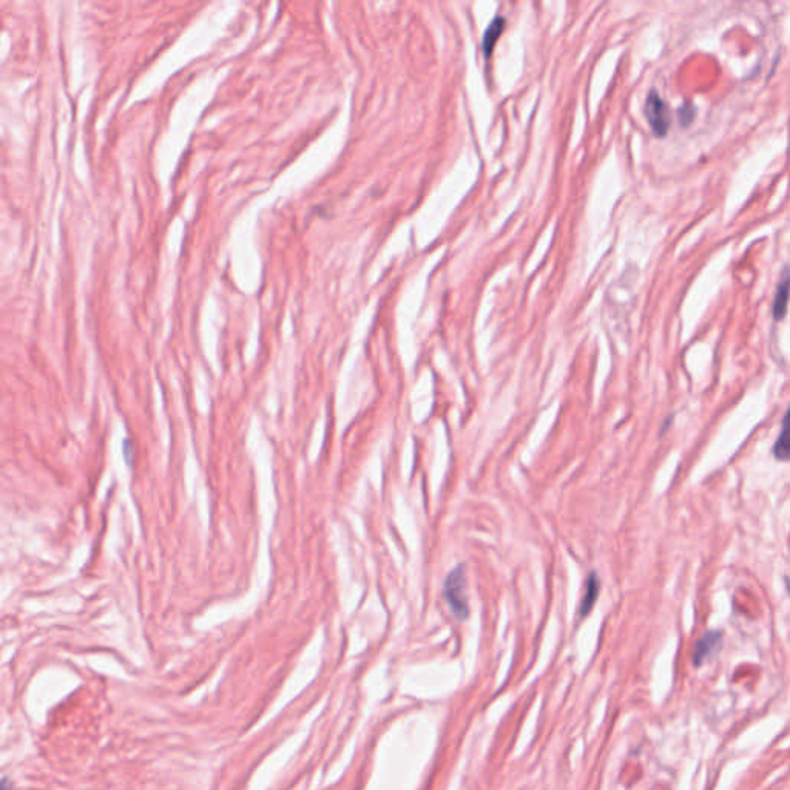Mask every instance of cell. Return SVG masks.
<instances>
[{
    "label": "cell",
    "mask_w": 790,
    "mask_h": 790,
    "mask_svg": "<svg viewBox=\"0 0 790 790\" xmlns=\"http://www.w3.org/2000/svg\"><path fill=\"white\" fill-rule=\"evenodd\" d=\"M503 28H505V17L503 16H496L491 23L488 25V28L485 30L483 33V40H482V45L485 49V54L489 56L493 53V48L496 45L497 39H499V36L502 34Z\"/></svg>",
    "instance_id": "obj_5"
},
{
    "label": "cell",
    "mask_w": 790,
    "mask_h": 790,
    "mask_svg": "<svg viewBox=\"0 0 790 790\" xmlns=\"http://www.w3.org/2000/svg\"><path fill=\"white\" fill-rule=\"evenodd\" d=\"M599 590H601V581L597 574L593 573L588 576L587 579V588H585V594H583V599H582V605H581V614L582 616H587L590 612H592V608L594 605V602L597 599V596H599Z\"/></svg>",
    "instance_id": "obj_6"
},
{
    "label": "cell",
    "mask_w": 790,
    "mask_h": 790,
    "mask_svg": "<svg viewBox=\"0 0 790 790\" xmlns=\"http://www.w3.org/2000/svg\"><path fill=\"white\" fill-rule=\"evenodd\" d=\"M645 116L650 126L658 136H664L670 127V111L669 105L659 96L656 90H651L645 101Z\"/></svg>",
    "instance_id": "obj_2"
},
{
    "label": "cell",
    "mask_w": 790,
    "mask_h": 790,
    "mask_svg": "<svg viewBox=\"0 0 790 790\" xmlns=\"http://www.w3.org/2000/svg\"><path fill=\"white\" fill-rule=\"evenodd\" d=\"M789 425H790V408L787 409L785 419H782V426H789Z\"/></svg>",
    "instance_id": "obj_9"
},
{
    "label": "cell",
    "mask_w": 790,
    "mask_h": 790,
    "mask_svg": "<svg viewBox=\"0 0 790 790\" xmlns=\"http://www.w3.org/2000/svg\"><path fill=\"white\" fill-rule=\"evenodd\" d=\"M774 456L780 462L790 460V425L781 428V432L774 445Z\"/></svg>",
    "instance_id": "obj_7"
},
{
    "label": "cell",
    "mask_w": 790,
    "mask_h": 790,
    "mask_svg": "<svg viewBox=\"0 0 790 790\" xmlns=\"http://www.w3.org/2000/svg\"><path fill=\"white\" fill-rule=\"evenodd\" d=\"M677 116H679V119L682 122V126H687V124L692 122V119L695 117V108L693 105L690 102H686L682 105V107L677 110Z\"/></svg>",
    "instance_id": "obj_8"
},
{
    "label": "cell",
    "mask_w": 790,
    "mask_h": 790,
    "mask_svg": "<svg viewBox=\"0 0 790 790\" xmlns=\"http://www.w3.org/2000/svg\"><path fill=\"white\" fill-rule=\"evenodd\" d=\"M443 596L450 605L451 613L457 619L463 620L469 614L468 594H466V571L465 565H457L446 576L443 585Z\"/></svg>",
    "instance_id": "obj_1"
},
{
    "label": "cell",
    "mask_w": 790,
    "mask_h": 790,
    "mask_svg": "<svg viewBox=\"0 0 790 790\" xmlns=\"http://www.w3.org/2000/svg\"><path fill=\"white\" fill-rule=\"evenodd\" d=\"M721 645H723V633L721 631H708L702 636L695 645L693 650V664L698 667L707 659H710L715 653H717Z\"/></svg>",
    "instance_id": "obj_3"
},
{
    "label": "cell",
    "mask_w": 790,
    "mask_h": 790,
    "mask_svg": "<svg viewBox=\"0 0 790 790\" xmlns=\"http://www.w3.org/2000/svg\"><path fill=\"white\" fill-rule=\"evenodd\" d=\"M789 297H790V272L786 269L781 275L774 303V316L776 320H781L782 316L786 315Z\"/></svg>",
    "instance_id": "obj_4"
}]
</instances>
